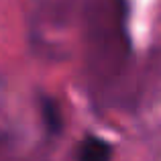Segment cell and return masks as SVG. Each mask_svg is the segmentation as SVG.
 Instances as JSON below:
<instances>
[{
    "label": "cell",
    "instance_id": "obj_2",
    "mask_svg": "<svg viewBox=\"0 0 161 161\" xmlns=\"http://www.w3.org/2000/svg\"><path fill=\"white\" fill-rule=\"evenodd\" d=\"M39 110H41V118H43L45 129L51 135L61 133L63 116H61V110H59L57 102H55L53 98H49V96H41L39 98Z\"/></svg>",
    "mask_w": 161,
    "mask_h": 161
},
{
    "label": "cell",
    "instance_id": "obj_1",
    "mask_svg": "<svg viewBox=\"0 0 161 161\" xmlns=\"http://www.w3.org/2000/svg\"><path fill=\"white\" fill-rule=\"evenodd\" d=\"M75 161H112V145L100 137L88 135L78 145Z\"/></svg>",
    "mask_w": 161,
    "mask_h": 161
}]
</instances>
